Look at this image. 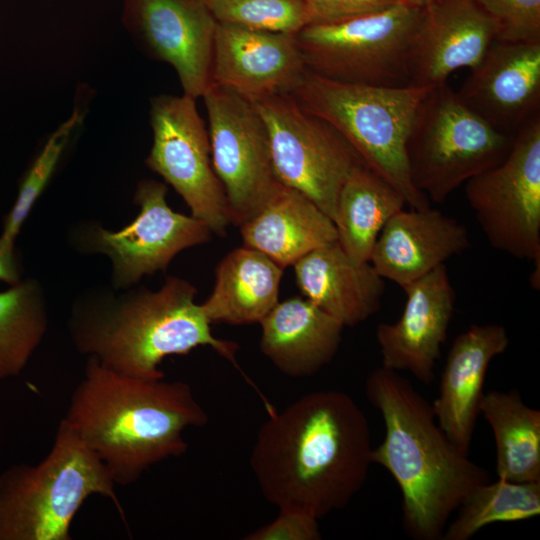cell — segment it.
Listing matches in <instances>:
<instances>
[{
  "label": "cell",
  "mask_w": 540,
  "mask_h": 540,
  "mask_svg": "<svg viewBox=\"0 0 540 540\" xmlns=\"http://www.w3.org/2000/svg\"><path fill=\"white\" fill-rule=\"evenodd\" d=\"M372 451L368 420L354 399L319 390L271 413L257 433L250 465L269 503L320 519L360 491Z\"/></svg>",
  "instance_id": "cell-1"
},
{
  "label": "cell",
  "mask_w": 540,
  "mask_h": 540,
  "mask_svg": "<svg viewBox=\"0 0 540 540\" xmlns=\"http://www.w3.org/2000/svg\"><path fill=\"white\" fill-rule=\"evenodd\" d=\"M163 379L121 374L89 357L71 395L62 419L116 485L131 484L150 466L183 455L185 429L208 422L188 383Z\"/></svg>",
  "instance_id": "cell-2"
},
{
  "label": "cell",
  "mask_w": 540,
  "mask_h": 540,
  "mask_svg": "<svg viewBox=\"0 0 540 540\" xmlns=\"http://www.w3.org/2000/svg\"><path fill=\"white\" fill-rule=\"evenodd\" d=\"M383 419L372 462L385 468L402 495L403 526L414 540H442L449 518L489 472L472 462L438 425L431 404L399 372L383 366L365 382Z\"/></svg>",
  "instance_id": "cell-3"
},
{
  "label": "cell",
  "mask_w": 540,
  "mask_h": 540,
  "mask_svg": "<svg viewBox=\"0 0 540 540\" xmlns=\"http://www.w3.org/2000/svg\"><path fill=\"white\" fill-rule=\"evenodd\" d=\"M85 296L74 303L69 332L76 349L132 377L163 379L160 364L209 346L234 365L238 344L213 336L196 288L170 276L157 291L126 289Z\"/></svg>",
  "instance_id": "cell-4"
},
{
  "label": "cell",
  "mask_w": 540,
  "mask_h": 540,
  "mask_svg": "<svg viewBox=\"0 0 540 540\" xmlns=\"http://www.w3.org/2000/svg\"><path fill=\"white\" fill-rule=\"evenodd\" d=\"M104 463L61 419L46 457L0 474V540H70L71 523L93 495L125 512Z\"/></svg>",
  "instance_id": "cell-5"
},
{
  "label": "cell",
  "mask_w": 540,
  "mask_h": 540,
  "mask_svg": "<svg viewBox=\"0 0 540 540\" xmlns=\"http://www.w3.org/2000/svg\"><path fill=\"white\" fill-rule=\"evenodd\" d=\"M429 88L345 83L307 71L291 95L334 128L369 169L401 194L406 205L424 209L430 201L412 184L406 143Z\"/></svg>",
  "instance_id": "cell-6"
},
{
  "label": "cell",
  "mask_w": 540,
  "mask_h": 540,
  "mask_svg": "<svg viewBox=\"0 0 540 540\" xmlns=\"http://www.w3.org/2000/svg\"><path fill=\"white\" fill-rule=\"evenodd\" d=\"M513 136L472 111L447 82L431 87L406 143L412 184L429 201L441 204L468 180L500 163Z\"/></svg>",
  "instance_id": "cell-7"
},
{
  "label": "cell",
  "mask_w": 540,
  "mask_h": 540,
  "mask_svg": "<svg viewBox=\"0 0 540 540\" xmlns=\"http://www.w3.org/2000/svg\"><path fill=\"white\" fill-rule=\"evenodd\" d=\"M422 8L406 2L335 23H309L295 39L307 70L345 83L409 85L407 53Z\"/></svg>",
  "instance_id": "cell-8"
},
{
  "label": "cell",
  "mask_w": 540,
  "mask_h": 540,
  "mask_svg": "<svg viewBox=\"0 0 540 540\" xmlns=\"http://www.w3.org/2000/svg\"><path fill=\"white\" fill-rule=\"evenodd\" d=\"M465 195L492 248L540 262V116L513 136L505 158L465 183Z\"/></svg>",
  "instance_id": "cell-9"
},
{
  "label": "cell",
  "mask_w": 540,
  "mask_h": 540,
  "mask_svg": "<svg viewBox=\"0 0 540 540\" xmlns=\"http://www.w3.org/2000/svg\"><path fill=\"white\" fill-rule=\"evenodd\" d=\"M254 105L267 130L278 181L304 194L333 221L339 192L363 161L334 128L307 112L291 94Z\"/></svg>",
  "instance_id": "cell-10"
},
{
  "label": "cell",
  "mask_w": 540,
  "mask_h": 540,
  "mask_svg": "<svg viewBox=\"0 0 540 540\" xmlns=\"http://www.w3.org/2000/svg\"><path fill=\"white\" fill-rule=\"evenodd\" d=\"M213 169L224 189L231 223L253 218L281 183L276 178L265 124L254 103L210 83L202 95Z\"/></svg>",
  "instance_id": "cell-11"
},
{
  "label": "cell",
  "mask_w": 540,
  "mask_h": 540,
  "mask_svg": "<svg viewBox=\"0 0 540 540\" xmlns=\"http://www.w3.org/2000/svg\"><path fill=\"white\" fill-rule=\"evenodd\" d=\"M165 184L146 179L138 183L134 203L137 217L126 227L110 231L89 224L77 232V247L100 253L112 262V282L118 289L137 284L145 275L165 271L181 251L208 242L211 230L201 220L173 211Z\"/></svg>",
  "instance_id": "cell-12"
},
{
  "label": "cell",
  "mask_w": 540,
  "mask_h": 540,
  "mask_svg": "<svg viewBox=\"0 0 540 540\" xmlns=\"http://www.w3.org/2000/svg\"><path fill=\"white\" fill-rule=\"evenodd\" d=\"M196 99L160 95L151 100L153 144L146 165L183 198L191 215L224 236L231 223L227 198L212 165L208 130Z\"/></svg>",
  "instance_id": "cell-13"
},
{
  "label": "cell",
  "mask_w": 540,
  "mask_h": 540,
  "mask_svg": "<svg viewBox=\"0 0 540 540\" xmlns=\"http://www.w3.org/2000/svg\"><path fill=\"white\" fill-rule=\"evenodd\" d=\"M122 19L142 50L175 69L183 94L202 97L218 23L204 0H123Z\"/></svg>",
  "instance_id": "cell-14"
},
{
  "label": "cell",
  "mask_w": 540,
  "mask_h": 540,
  "mask_svg": "<svg viewBox=\"0 0 540 540\" xmlns=\"http://www.w3.org/2000/svg\"><path fill=\"white\" fill-rule=\"evenodd\" d=\"M307 71L295 35L217 23L211 83L255 103L291 94Z\"/></svg>",
  "instance_id": "cell-15"
},
{
  "label": "cell",
  "mask_w": 540,
  "mask_h": 540,
  "mask_svg": "<svg viewBox=\"0 0 540 540\" xmlns=\"http://www.w3.org/2000/svg\"><path fill=\"white\" fill-rule=\"evenodd\" d=\"M495 41L490 17L475 0H431L422 7L406 60L409 85L434 87L472 69Z\"/></svg>",
  "instance_id": "cell-16"
},
{
  "label": "cell",
  "mask_w": 540,
  "mask_h": 540,
  "mask_svg": "<svg viewBox=\"0 0 540 540\" xmlns=\"http://www.w3.org/2000/svg\"><path fill=\"white\" fill-rule=\"evenodd\" d=\"M403 290L406 301L400 318L376 329L382 366L430 384L453 316L455 291L445 264Z\"/></svg>",
  "instance_id": "cell-17"
},
{
  "label": "cell",
  "mask_w": 540,
  "mask_h": 540,
  "mask_svg": "<svg viewBox=\"0 0 540 540\" xmlns=\"http://www.w3.org/2000/svg\"><path fill=\"white\" fill-rule=\"evenodd\" d=\"M457 94L490 125L513 136L539 113L540 41H494Z\"/></svg>",
  "instance_id": "cell-18"
},
{
  "label": "cell",
  "mask_w": 540,
  "mask_h": 540,
  "mask_svg": "<svg viewBox=\"0 0 540 540\" xmlns=\"http://www.w3.org/2000/svg\"><path fill=\"white\" fill-rule=\"evenodd\" d=\"M471 246L466 226L431 206L404 209L385 224L370 263L402 289Z\"/></svg>",
  "instance_id": "cell-19"
},
{
  "label": "cell",
  "mask_w": 540,
  "mask_h": 540,
  "mask_svg": "<svg viewBox=\"0 0 540 540\" xmlns=\"http://www.w3.org/2000/svg\"><path fill=\"white\" fill-rule=\"evenodd\" d=\"M508 345V333L499 324H472L451 345L431 406L438 425L465 453L480 414L489 365Z\"/></svg>",
  "instance_id": "cell-20"
},
{
  "label": "cell",
  "mask_w": 540,
  "mask_h": 540,
  "mask_svg": "<svg viewBox=\"0 0 540 540\" xmlns=\"http://www.w3.org/2000/svg\"><path fill=\"white\" fill-rule=\"evenodd\" d=\"M305 298L345 326H355L380 309L385 279L370 262L353 260L337 241L308 253L294 265Z\"/></svg>",
  "instance_id": "cell-21"
},
{
  "label": "cell",
  "mask_w": 540,
  "mask_h": 540,
  "mask_svg": "<svg viewBox=\"0 0 540 540\" xmlns=\"http://www.w3.org/2000/svg\"><path fill=\"white\" fill-rule=\"evenodd\" d=\"M260 349L282 373L316 374L336 355L344 325L307 298L292 297L260 322Z\"/></svg>",
  "instance_id": "cell-22"
},
{
  "label": "cell",
  "mask_w": 540,
  "mask_h": 540,
  "mask_svg": "<svg viewBox=\"0 0 540 540\" xmlns=\"http://www.w3.org/2000/svg\"><path fill=\"white\" fill-rule=\"evenodd\" d=\"M239 227L243 245L262 252L282 268L337 241L332 219L304 194L282 184L265 206Z\"/></svg>",
  "instance_id": "cell-23"
},
{
  "label": "cell",
  "mask_w": 540,
  "mask_h": 540,
  "mask_svg": "<svg viewBox=\"0 0 540 540\" xmlns=\"http://www.w3.org/2000/svg\"><path fill=\"white\" fill-rule=\"evenodd\" d=\"M280 265L243 245L215 269V283L201 307L209 320L231 325L260 323L277 305L283 275Z\"/></svg>",
  "instance_id": "cell-24"
},
{
  "label": "cell",
  "mask_w": 540,
  "mask_h": 540,
  "mask_svg": "<svg viewBox=\"0 0 540 540\" xmlns=\"http://www.w3.org/2000/svg\"><path fill=\"white\" fill-rule=\"evenodd\" d=\"M406 202L401 194L365 164L357 166L344 182L333 222L337 242L357 262H370L385 224Z\"/></svg>",
  "instance_id": "cell-25"
},
{
  "label": "cell",
  "mask_w": 540,
  "mask_h": 540,
  "mask_svg": "<svg viewBox=\"0 0 540 540\" xmlns=\"http://www.w3.org/2000/svg\"><path fill=\"white\" fill-rule=\"evenodd\" d=\"M480 413L494 436L498 478L540 482V411L512 389L484 393Z\"/></svg>",
  "instance_id": "cell-26"
},
{
  "label": "cell",
  "mask_w": 540,
  "mask_h": 540,
  "mask_svg": "<svg viewBox=\"0 0 540 540\" xmlns=\"http://www.w3.org/2000/svg\"><path fill=\"white\" fill-rule=\"evenodd\" d=\"M43 288L35 279L0 291V381L18 376L47 330Z\"/></svg>",
  "instance_id": "cell-27"
},
{
  "label": "cell",
  "mask_w": 540,
  "mask_h": 540,
  "mask_svg": "<svg viewBox=\"0 0 540 540\" xmlns=\"http://www.w3.org/2000/svg\"><path fill=\"white\" fill-rule=\"evenodd\" d=\"M457 516L447 524L442 540H468L483 527L515 522L540 514V482L499 479L476 486L462 500Z\"/></svg>",
  "instance_id": "cell-28"
},
{
  "label": "cell",
  "mask_w": 540,
  "mask_h": 540,
  "mask_svg": "<svg viewBox=\"0 0 540 540\" xmlns=\"http://www.w3.org/2000/svg\"><path fill=\"white\" fill-rule=\"evenodd\" d=\"M87 107L77 103L72 114L49 136L23 175L16 199L4 218L0 240L14 246L23 223L57 170L69 143L83 125Z\"/></svg>",
  "instance_id": "cell-29"
},
{
  "label": "cell",
  "mask_w": 540,
  "mask_h": 540,
  "mask_svg": "<svg viewBox=\"0 0 540 540\" xmlns=\"http://www.w3.org/2000/svg\"><path fill=\"white\" fill-rule=\"evenodd\" d=\"M218 23L296 35L310 23L304 0H204Z\"/></svg>",
  "instance_id": "cell-30"
},
{
  "label": "cell",
  "mask_w": 540,
  "mask_h": 540,
  "mask_svg": "<svg viewBox=\"0 0 540 540\" xmlns=\"http://www.w3.org/2000/svg\"><path fill=\"white\" fill-rule=\"evenodd\" d=\"M490 17L495 41H540V0H475Z\"/></svg>",
  "instance_id": "cell-31"
},
{
  "label": "cell",
  "mask_w": 540,
  "mask_h": 540,
  "mask_svg": "<svg viewBox=\"0 0 540 540\" xmlns=\"http://www.w3.org/2000/svg\"><path fill=\"white\" fill-rule=\"evenodd\" d=\"M319 519L298 510L279 509L267 525L248 534L246 540H320Z\"/></svg>",
  "instance_id": "cell-32"
},
{
  "label": "cell",
  "mask_w": 540,
  "mask_h": 540,
  "mask_svg": "<svg viewBox=\"0 0 540 540\" xmlns=\"http://www.w3.org/2000/svg\"><path fill=\"white\" fill-rule=\"evenodd\" d=\"M310 23H335L386 10L404 0H304Z\"/></svg>",
  "instance_id": "cell-33"
},
{
  "label": "cell",
  "mask_w": 540,
  "mask_h": 540,
  "mask_svg": "<svg viewBox=\"0 0 540 540\" xmlns=\"http://www.w3.org/2000/svg\"><path fill=\"white\" fill-rule=\"evenodd\" d=\"M21 267L14 246H8L0 240V281L10 286L19 283Z\"/></svg>",
  "instance_id": "cell-34"
},
{
  "label": "cell",
  "mask_w": 540,
  "mask_h": 540,
  "mask_svg": "<svg viewBox=\"0 0 540 540\" xmlns=\"http://www.w3.org/2000/svg\"><path fill=\"white\" fill-rule=\"evenodd\" d=\"M406 3L422 8L431 0H404Z\"/></svg>",
  "instance_id": "cell-35"
}]
</instances>
